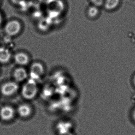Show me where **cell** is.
Here are the masks:
<instances>
[{"label":"cell","instance_id":"cell-1","mask_svg":"<svg viewBox=\"0 0 135 135\" xmlns=\"http://www.w3.org/2000/svg\"><path fill=\"white\" fill-rule=\"evenodd\" d=\"M22 95L25 98L31 100L36 97L38 92L37 82L29 79L22 87Z\"/></svg>","mask_w":135,"mask_h":135},{"label":"cell","instance_id":"cell-2","mask_svg":"<svg viewBox=\"0 0 135 135\" xmlns=\"http://www.w3.org/2000/svg\"><path fill=\"white\" fill-rule=\"evenodd\" d=\"M45 69L44 65L40 62H35L31 65L30 70V79L37 82L44 74Z\"/></svg>","mask_w":135,"mask_h":135},{"label":"cell","instance_id":"cell-3","mask_svg":"<svg viewBox=\"0 0 135 135\" xmlns=\"http://www.w3.org/2000/svg\"><path fill=\"white\" fill-rule=\"evenodd\" d=\"M21 29L20 22L17 20H12L7 22L5 26V31L7 35L13 36L18 34Z\"/></svg>","mask_w":135,"mask_h":135},{"label":"cell","instance_id":"cell-4","mask_svg":"<svg viewBox=\"0 0 135 135\" xmlns=\"http://www.w3.org/2000/svg\"><path fill=\"white\" fill-rule=\"evenodd\" d=\"M18 89V85L16 82H9L4 84L1 88V92L5 96H10L16 93Z\"/></svg>","mask_w":135,"mask_h":135},{"label":"cell","instance_id":"cell-5","mask_svg":"<svg viewBox=\"0 0 135 135\" xmlns=\"http://www.w3.org/2000/svg\"><path fill=\"white\" fill-rule=\"evenodd\" d=\"M15 111L10 106H4L0 110V116L3 120H10L13 119Z\"/></svg>","mask_w":135,"mask_h":135},{"label":"cell","instance_id":"cell-6","mask_svg":"<svg viewBox=\"0 0 135 135\" xmlns=\"http://www.w3.org/2000/svg\"><path fill=\"white\" fill-rule=\"evenodd\" d=\"M72 128L73 125L71 123L65 121L60 122L56 126L57 131L58 134L71 132Z\"/></svg>","mask_w":135,"mask_h":135},{"label":"cell","instance_id":"cell-7","mask_svg":"<svg viewBox=\"0 0 135 135\" xmlns=\"http://www.w3.org/2000/svg\"><path fill=\"white\" fill-rule=\"evenodd\" d=\"M32 109L31 107L27 104H22L18 106V113L23 118H27L31 115Z\"/></svg>","mask_w":135,"mask_h":135},{"label":"cell","instance_id":"cell-8","mask_svg":"<svg viewBox=\"0 0 135 135\" xmlns=\"http://www.w3.org/2000/svg\"><path fill=\"white\" fill-rule=\"evenodd\" d=\"M27 72L26 69L22 68H18L15 70L13 76L17 82H22L27 79Z\"/></svg>","mask_w":135,"mask_h":135},{"label":"cell","instance_id":"cell-9","mask_svg":"<svg viewBox=\"0 0 135 135\" xmlns=\"http://www.w3.org/2000/svg\"><path fill=\"white\" fill-rule=\"evenodd\" d=\"M15 61L17 64L25 66L29 62V57L26 53H18L15 56Z\"/></svg>","mask_w":135,"mask_h":135},{"label":"cell","instance_id":"cell-10","mask_svg":"<svg viewBox=\"0 0 135 135\" xmlns=\"http://www.w3.org/2000/svg\"><path fill=\"white\" fill-rule=\"evenodd\" d=\"M11 58V52L4 47H0V62L6 63L9 61Z\"/></svg>","mask_w":135,"mask_h":135},{"label":"cell","instance_id":"cell-11","mask_svg":"<svg viewBox=\"0 0 135 135\" xmlns=\"http://www.w3.org/2000/svg\"><path fill=\"white\" fill-rule=\"evenodd\" d=\"M119 0H106L105 7L108 10L114 9L119 5Z\"/></svg>","mask_w":135,"mask_h":135},{"label":"cell","instance_id":"cell-12","mask_svg":"<svg viewBox=\"0 0 135 135\" xmlns=\"http://www.w3.org/2000/svg\"><path fill=\"white\" fill-rule=\"evenodd\" d=\"M98 9L96 7L92 6L88 9V14L90 17L94 18L98 15Z\"/></svg>","mask_w":135,"mask_h":135},{"label":"cell","instance_id":"cell-13","mask_svg":"<svg viewBox=\"0 0 135 135\" xmlns=\"http://www.w3.org/2000/svg\"><path fill=\"white\" fill-rule=\"evenodd\" d=\"M91 2L96 6H100L102 5L104 0H91Z\"/></svg>","mask_w":135,"mask_h":135},{"label":"cell","instance_id":"cell-14","mask_svg":"<svg viewBox=\"0 0 135 135\" xmlns=\"http://www.w3.org/2000/svg\"><path fill=\"white\" fill-rule=\"evenodd\" d=\"M11 2L16 5L20 6L26 2V0H11Z\"/></svg>","mask_w":135,"mask_h":135},{"label":"cell","instance_id":"cell-15","mask_svg":"<svg viewBox=\"0 0 135 135\" xmlns=\"http://www.w3.org/2000/svg\"><path fill=\"white\" fill-rule=\"evenodd\" d=\"M132 119L135 122V108L132 110Z\"/></svg>","mask_w":135,"mask_h":135},{"label":"cell","instance_id":"cell-16","mask_svg":"<svg viewBox=\"0 0 135 135\" xmlns=\"http://www.w3.org/2000/svg\"><path fill=\"white\" fill-rule=\"evenodd\" d=\"M58 135H74V134L71 132H67L66 133H64L60 134H58Z\"/></svg>","mask_w":135,"mask_h":135},{"label":"cell","instance_id":"cell-17","mask_svg":"<svg viewBox=\"0 0 135 135\" xmlns=\"http://www.w3.org/2000/svg\"><path fill=\"white\" fill-rule=\"evenodd\" d=\"M132 84H133L134 86L135 87V73L133 75V78H132Z\"/></svg>","mask_w":135,"mask_h":135},{"label":"cell","instance_id":"cell-18","mask_svg":"<svg viewBox=\"0 0 135 135\" xmlns=\"http://www.w3.org/2000/svg\"><path fill=\"white\" fill-rule=\"evenodd\" d=\"M2 15L0 13V25L2 24Z\"/></svg>","mask_w":135,"mask_h":135},{"label":"cell","instance_id":"cell-19","mask_svg":"<svg viewBox=\"0 0 135 135\" xmlns=\"http://www.w3.org/2000/svg\"><path fill=\"white\" fill-rule=\"evenodd\" d=\"M132 101H133V102H135V95H134V97L132 98Z\"/></svg>","mask_w":135,"mask_h":135},{"label":"cell","instance_id":"cell-20","mask_svg":"<svg viewBox=\"0 0 135 135\" xmlns=\"http://www.w3.org/2000/svg\"><path fill=\"white\" fill-rule=\"evenodd\" d=\"M0 2H1V0H0Z\"/></svg>","mask_w":135,"mask_h":135}]
</instances>
